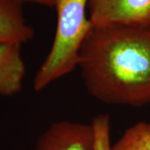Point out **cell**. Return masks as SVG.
Instances as JSON below:
<instances>
[{"label": "cell", "mask_w": 150, "mask_h": 150, "mask_svg": "<svg viewBox=\"0 0 150 150\" xmlns=\"http://www.w3.org/2000/svg\"><path fill=\"white\" fill-rule=\"evenodd\" d=\"M87 90L100 102L141 107L150 103V25L93 27L79 65Z\"/></svg>", "instance_id": "obj_1"}, {"label": "cell", "mask_w": 150, "mask_h": 150, "mask_svg": "<svg viewBox=\"0 0 150 150\" xmlns=\"http://www.w3.org/2000/svg\"><path fill=\"white\" fill-rule=\"evenodd\" d=\"M57 26L52 47L33 78L36 92L70 74L78 67L81 47L93 28L88 17V0H52Z\"/></svg>", "instance_id": "obj_2"}, {"label": "cell", "mask_w": 150, "mask_h": 150, "mask_svg": "<svg viewBox=\"0 0 150 150\" xmlns=\"http://www.w3.org/2000/svg\"><path fill=\"white\" fill-rule=\"evenodd\" d=\"M88 10L93 27L150 25V0H88Z\"/></svg>", "instance_id": "obj_3"}, {"label": "cell", "mask_w": 150, "mask_h": 150, "mask_svg": "<svg viewBox=\"0 0 150 150\" xmlns=\"http://www.w3.org/2000/svg\"><path fill=\"white\" fill-rule=\"evenodd\" d=\"M33 150H96L94 129L92 123L56 122L41 134Z\"/></svg>", "instance_id": "obj_4"}, {"label": "cell", "mask_w": 150, "mask_h": 150, "mask_svg": "<svg viewBox=\"0 0 150 150\" xmlns=\"http://www.w3.org/2000/svg\"><path fill=\"white\" fill-rule=\"evenodd\" d=\"M20 0H0V45L32 40L35 31L25 19Z\"/></svg>", "instance_id": "obj_5"}, {"label": "cell", "mask_w": 150, "mask_h": 150, "mask_svg": "<svg viewBox=\"0 0 150 150\" xmlns=\"http://www.w3.org/2000/svg\"><path fill=\"white\" fill-rule=\"evenodd\" d=\"M21 44L0 45V95L13 96L22 91L26 67Z\"/></svg>", "instance_id": "obj_6"}, {"label": "cell", "mask_w": 150, "mask_h": 150, "mask_svg": "<svg viewBox=\"0 0 150 150\" xmlns=\"http://www.w3.org/2000/svg\"><path fill=\"white\" fill-rule=\"evenodd\" d=\"M110 150H150V123L139 122L130 126Z\"/></svg>", "instance_id": "obj_7"}, {"label": "cell", "mask_w": 150, "mask_h": 150, "mask_svg": "<svg viewBox=\"0 0 150 150\" xmlns=\"http://www.w3.org/2000/svg\"><path fill=\"white\" fill-rule=\"evenodd\" d=\"M95 134L96 150H110V118L108 114H99L92 120Z\"/></svg>", "instance_id": "obj_8"}, {"label": "cell", "mask_w": 150, "mask_h": 150, "mask_svg": "<svg viewBox=\"0 0 150 150\" xmlns=\"http://www.w3.org/2000/svg\"><path fill=\"white\" fill-rule=\"evenodd\" d=\"M20 1L23 3H32V4H39V5L53 7L52 0H20Z\"/></svg>", "instance_id": "obj_9"}]
</instances>
